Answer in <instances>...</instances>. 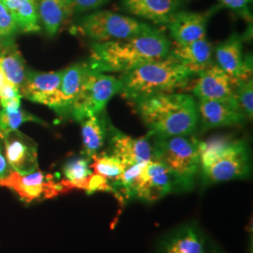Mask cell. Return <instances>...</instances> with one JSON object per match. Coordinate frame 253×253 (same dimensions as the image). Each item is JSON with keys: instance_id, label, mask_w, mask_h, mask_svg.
<instances>
[{"instance_id": "5b68a950", "label": "cell", "mask_w": 253, "mask_h": 253, "mask_svg": "<svg viewBox=\"0 0 253 253\" xmlns=\"http://www.w3.org/2000/svg\"><path fill=\"white\" fill-rule=\"evenodd\" d=\"M153 159L161 162L172 177L173 189L193 190L200 172L199 142L194 137L154 138Z\"/></svg>"}, {"instance_id": "f1b7e54d", "label": "cell", "mask_w": 253, "mask_h": 253, "mask_svg": "<svg viewBox=\"0 0 253 253\" xmlns=\"http://www.w3.org/2000/svg\"><path fill=\"white\" fill-rule=\"evenodd\" d=\"M17 31L18 27L9 9L6 7L4 2L0 0V40L13 38Z\"/></svg>"}, {"instance_id": "8992f818", "label": "cell", "mask_w": 253, "mask_h": 253, "mask_svg": "<svg viewBox=\"0 0 253 253\" xmlns=\"http://www.w3.org/2000/svg\"><path fill=\"white\" fill-rule=\"evenodd\" d=\"M154 29L150 25L129 16L110 10H97L79 19L72 32L94 42H105L138 36Z\"/></svg>"}, {"instance_id": "3957f363", "label": "cell", "mask_w": 253, "mask_h": 253, "mask_svg": "<svg viewBox=\"0 0 253 253\" xmlns=\"http://www.w3.org/2000/svg\"><path fill=\"white\" fill-rule=\"evenodd\" d=\"M194 74L173 56L144 64L118 78L120 91L126 100H136L185 87Z\"/></svg>"}, {"instance_id": "4dcf8cb0", "label": "cell", "mask_w": 253, "mask_h": 253, "mask_svg": "<svg viewBox=\"0 0 253 253\" xmlns=\"http://www.w3.org/2000/svg\"><path fill=\"white\" fill-rule=\"evenodd\" d=\"M74 12H87L102 7L110 0H72Z\"/></svg>"}, {"instance_id": "277c9868", "label": "cell", "mask_w": 253, "mask_h": 253, "mask_svg": "<svg viewBox=\"0 0 253 253\" xmlns=\"http://www.w3.org/2000/svg\"><path fill=\"white\" fill-rule=\"evenodd\" d=\"M200 171L204 185L244 179L252 172L248 142L227 137L199 142Z\"/></svg>"}, {"instance_id": "cb8c5ba5", "label": "cell", "mask_w": 253, "mask_h": 253, "mask_svg": "<svg viewBox=\"0 0 253 253\" xmlns=\"http://www.w3.org/2000/svg\"><path fill=\"white\" fill-rule=\"evenodd\" d=\"M19 30L26 33H34L41 30L36 0H5Z\"/></svg>"}, {"instance_id": "603a6c76", "label": "cell", "mask_w": 253, "mask_h": 253, "mask_svg": "<svg viewBox=\"0 0 253 253\" xmlns=\"http://www.w3.org/2000/svg\"><path fill=\"white\" fill-rule=\"evenodd\" d=\"M90 71L87 62L73 64L63 70L60 84V94L62 102L61 116L71 114L73 101L76 99L82 85Z\"/></svg>"}, {"instance_id": "8fae6325", "label": "cell", "mask_w": 253, "mask_h": 253, "mask_svg": "<svg viewBox=\"0 0 253 253\" xmlns=\"http://www.w3.org/2000/svg\"><path fill=\"white\" fill-rule=\"evenodd\" d=\"M109 144L111 154L126 166L145 164L153 160V144L149 135L133 138L126 135L109 123Z\"/></svg>"}, {"instance_id": "6da1fadb", "label": "cell", "mask_w": 253, "mask_h": 253, "mask_svg": "<svg viewBox=\"0 0 253 253\" xmlns=\"http://www.w3.org/2000/svg\"><path fill=\"white\" fill-rule=\"evenodd\" d=\"M172 43L163 30L152 31L124 40L93 42L87 65L98 73H125L144 64L168 56Z\"/></svg>"}, {"instance_id": "ba28073f", "label": "cell", "mask_w": 253, "mask_h": 253, "mask_svg": "<svg viewBox=\"0 0 253 253\" xmlns=\"http://www.w3.org/2000/svg\"><path fill=\"white\" fill-rule=\"evenodd\" d=\"M0 187L13 191L26 203L53 199L67 193L61 181H55L54 175L39 170L21 174L10 170L9 174L0 180Z\"/></svg>"}, {"instance_id": "836d02e7", "label": "cell", "mask_w": 253, "mask_h": 253, "mask_svg": "<svg viewBox=\"0 0 253 253\" xmlns=\"http://www.w3.org/2000/svg\"><path fill=\"white\" fill-rule=\"evenodd\" d=\"M253 253V251H252V248H251V253Z\"/></svg>"}, {"instance_id": "7a4b0ae2", "label": "cell", "mask_w": 253, "mask_h": 253, "mask_svg": "<svg viewBox=\"0 0 253 253\" xmlns=\"http://www.w3.org/2000/svg\"><path fill=\"white\" fill-rule=\"evenodd\" d=\"M134 103L148 135L154 138L191 135L199 123L197 102L190 95L162 93Z\"/></svg>"}, {"instance_id": "f546056e", "label": "cell", "mask_w": 253, "mask_h": 253, "mask_svg": "<svg viewBox=\"0 0 253 253\" xmlns=\"http://www.w3.org/2000/svg\"><path fill=\"white\" fill-rule=\"evenodd\" d=\"M221 5L225 6L228 9L233 10L237 15L247 20L248 22L253 21L252 12L250 9V0H218Z\"/></svg>"}, {"instance_id": "9c48e42d", "label": "cell", "mask_w": 253, "mask_h": 253, "mask_svg": "<svg viewBox=\"0 0 253 253\" xmlns=\"http://www.w3.org/2000/svg\"><path fill=\"white\" fill-rule=\"evenodd\" d=\"M63 70L51 73H38L28 71L20 93L27 100L41 103L54 110L61 116L62 102L60 84Z\"/></svg>"}, {"instance_id": "484cf974", "label": "cell", "mask_w": 253, "mask_h": 253, "mask_svg": "<svg viewBox=\"0 0 253 253\" xmlns=\"http://www.w3.org/2000/svg\"><path fill=\"white\" fill-rule=\"evenodd\" d=\"M90 168L92 172L100 175L111 182L117 180L125 170V165L114 155L97 154L91 158Z\"/></svg>"}, {"instance_id": "d6a6232c", "label": "cell", "mask_w": 253, "mask_h": 253, "mask_svg": "<svg viewBox=\"0 0 253 253\" xmlns=\"http://www.w3.org/2000/svg\"><path fill=\"white\" fill-rule=\"evenodd\" d=\"M7 82H8V79L6 78L5 74H4L2 69H1V67H0V89H1V87H2Z\"/></svg>"}, {"instance_id": "5bb4252c", "label": "cell", "mask_w": 253, "mask_h": 253, "mask_svg": "<svg viewBox=\"0 0 253 253\" xmlns=\"http://www.w3.org/2000/svg\"><path fill=\"white\" fill-rule=\"evenodd\" d=\"M197 75L198 79L192 91L198 100L237 101L235 97L237 83L217 64H213Z\"/></svg>"}, {"instance_id": "7402d4cb", "label": "cell", "mask_w": 253, "mask_h": 253, "mask_svg": "<svg viewBox=\"0 0 253 253\" xmlns=\"http://www.w3.org/2000/svg\"><path fill=\"white\" fill-rule=\"evenodd\" d=\"M81 123L83 156L91 161L104 145L108 135L109 123L105 118L100 115L85 118Z\"/></svg>"}, {"instance_id": "d4e9b609", "label": "cell", "mask_w": 253, "mask_h": 253, "mask_svg": "<svg viewBox=\"0 0 253 253\" xmlns=\"http://www.w3.org/2000/svg\"><path fill=\"white\" fill-rule=\"evenodd\" d=\"M64 179L61 183L67 192L73 190H86L87 180L92 173L90 160L84 156L73 157L63 165Z\"/></svg>"}, {"instance_id": "7c38bea8", "label": "cell", "mask_w": 253, "mask_h": 253, "mask_svg": "<svg viewBox=\"0 0 253 253\" xmlns=\"http://www.w3.org/2000/svg\"><path fill=\"white\" fill-rule=\"evenodd\" d=\"M2 143L10 170L21 174L39 170L38 145L32 139L15 129L5 136Z\"/></svg>"}, {"instance_id": "e0dca14e", "label": "cell", "mask_w": 253, "mask_h": 253, "mask_svg": "<svg viewBox=\"0 0 253 253\" xmlns=\"http://www.w3.org/2000/svg\"><path fill=\"white\" fill-rule=\"evenodd\" d=\"M210 16L211 11L190 12L180 10L167 24L170 35L176 44H188L206 38Z\"/></svg>"}, {"instance_id": "ac0fdd59", "label": "cell", "mask_w": 253, "mask_h": 253, "mask_svg": "<svg viewBox=\"0 0 253 253\" xmlns=\"http://www.w3.org/2000/svg\"><path fill=\"white\" fill-rule=\"evenodd\" d=\"M213 48L206 38L188 44H176L171 48L170 54L185 66L194 75L213 65Z\"/></svg>"}, {"instance_id": "e575fe53", "label": "cell", "mask_w": 253, "mask_h": 253, "mask_svg": "<svg viewBox=\"0 0 253 253\" xmlns=\"http://www.w3.org/2000/svg\"><path fill=\"white\" fill-rule=\"evenodd\" d=\"M250 2H253V0H250Z\"/></svg>"}, {"instance_id": "d590c367", "label": "cell", "mask_w": 253, "mask_h": 253, "mask_svg": "<svg viewBox=\"0 0 253 253\" xmlns=\"http://www.w3.org/2000/svg\"><path fill=\"white\" fill-rule=\"evenodd\" d=\"M1 1H5V0H1Z\"/></svg>"}, {"instance_id": "1f68e13d", "label": "cell", "mask_w": 253, "mask_h": 253, "mask_svg": "<svg viewBox=\"0 0 253 253\" xmlns=\"http://www.w3.org/2000/svg\"><path fill=\"white\" fill-rule=\"evenodd\" d=\"M1 142L2 141L0 140V180L4 179L10 172V168L6 160V157L4 154V148L1 145Z\"/></svg>"}, {"instance_id": "4fadbf2b", "label": "cell", "mask_w": 253, "mask_h": 253, "mask_svg": "<svg viewBox=\"0 0 253 253\" xmlns=\"http://www.w3.org/2000/svg\"><path fill=\"white\" fill-rule=\"evenodd\" d=\"M242 42L241 37L233 34L215 51L217 66L236 83L249 80L253 75V57L245 56Z\"/></svg>"}, {"instance_id": "52a82bcc", "label": "cell", "mask_w": 253, "mask_h": 253, "mask_svg": "<svg viewBox=\"0 0 253 253\" xmlns=\"http://www.w3.org/2000/svg\"><path fill=\"white\" fill-rule=\"evenodd\" d=\"M119 79L104 73L90 70L73 101L70 116L81 122L85 118L101 114L111 99L119 94Z\"/></svg>"}, {"instance_id": "83f0119b", "label": "cell", "mask_w": 253, "mask_h": 253, "mask_svg": "<svg viewBox=\"0 0 253 253\" xmlns=\"http://www.w3.org/2000/svg\"><path fill=\"white\" fill-rule=\"evenodd\" d=\"M235 97L246 118L252 119L253 115V78L236 84Z\"/></svg>"}, {"instance_id": "44dd1931", "label": "cell", "mask_w": 253, "mask_h": 253, "mask_svg": "<svg viewBox=\"0 0 253 253\" xmlns=\"http://www.w3.org/2000/svg\"><path fill=\"white\" fill-rule=\"evenodd\" d=\"M160 253H206L204 239L196 227H181L163 240Z\"/></svg>"}, {"instance_id": "9a60e30c", "label": "cell", "mask_w": 253, "mask_h": 253, "mask_svg": "<svg viewBox=\"0 0 253 253\" xmlns=\"http://www.w3.org/2000/svg\"><path fill=\"white\" fill-rule=\"evenodd\" d=\"M197 107L203 130L241 125L246 118L236 100H199Z\"/></svg>"}, {"instance_id": "2e32d148", "label": "cell", "mask_w": 253, "mask_h": 253, "mask_svg": "<svg viewBox=\"0 0 253 253\" xmlns=\"http://www.w3.org/2000/svg\"><path fill=\"white\" fill-rule=\"evenodd\" d=\"M182 5L183 0H121V8L128 14L158 25H167Z\"/></svg>"}, {"instance_id": "4316f807", "label": "cell", "mask_w": 253, "mask_h": 253, "mask_svg": "<svg viewBox=\"0 0 253 253\" xmlns=\"http://www.w3.org/2000/svg\"><path fill=\"white\" fill-rule=\"evenodd\" d=\"M25 122L46 124L42 119L28 114L21 108L14 111L0 108V140L2 141V139L10 131L18 129L19 126Z\"/></svg>"}, {"instance_id": "ffe728a7", "label": "cell", "mask_w": 253, "mask_h": 253, "mask_svg": "<svg viewBox=\"0 0 253 253\" xmlns=\"http://www.w3.org/2000/svg\"><path fill=\"white\" fill-rule=\"evenodd\" d=\"M0 67L8 81L20 90L28 70L12 38L0 40Z\"/></svg>"}, {"instance_id": "d6986e66", "label": "cell", "mask_w": 253, "mask_h": 253, "mask_svg": "<svg viewBox=\"0 0 253 253\" xmlns=\"http://www.w3.org/2000/svg\"><path fill=\"white\" fill-rule=\"evenodd\" d=\"M40 22L48 36L54 37L74 12L72 0H36Z\"/></svg>"}, {"instance_id": "30bf717a", "label": "cell", "mask_w": 253, "mask_h": 253, "mask_svg": "<svg viewBox=\"0 0 253 253\" xmlns=\"http://www.w3.org/2000/svg\"><path fill=\"white\" fill-rule=\"evenodd\" d=\"M173 189L172 177L163 163L151 160L139 173L132 189V198L146 203L163 199Z\"/></svg>"}]
</instances>
